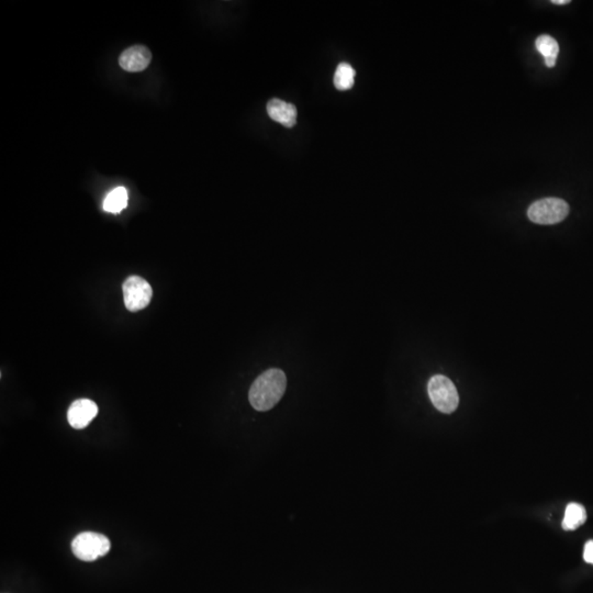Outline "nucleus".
<instances>
[{"label": "nucleus", "instance_id": "nucleus-6", "mask_svg": "<svg viewBox=\"0 0 593 593\" xmlns=\"http://www.w3.org/2000/svg\"><path fill=\"white\" fill-rule=\"evenodd\" d=\"M98 415V407L90 399H80L74 401L68 407V421L70 427L76 429L88 427Z\"/></svg>", "mask_w": 593, "mask_h": 593}, {"label": "nucleus", "instance_id": "nucleus-11", "mask_svg": "<svg viewBox=\"0 0 593 593\" xmlns=\"http://www.w3.org/2000/svg\"><path fill=\"white\" fill-rule=\"evenodd\" d=\"M128 205V191L123 187H118L110 191L104 201L105 211L110 213H119Z\"/></svg>", "mask_w": 593, "mask_h": 593}, {"label": "nucleus", "instance_id": "nucleus-5", "mask_svg": "<svg viewBox=\"0 0 593 593\" xmlns=\"http://www.w3.org/2000/svg\"><path fill=\"white\" fill-rule=\"evenodd\" d=\"M124 306L129 311L137 312L143 310L152 300L153 290L144 278L130 276L122 285Z\"/></svg>", "mask_w": 593, "mask_h": 593}, {"label": "nucleus", "instance_id": "nucleus-14", "mask_svg": "<svg viewBox=\"0 0 593 593\" xmlns=\"http://www.w3.org/2000/svg\"><path fill=\"white\" fill-rule=\"evenodd\" d=\"M554 5L557 6H562V5H568L570 3V0H552V1Z\"/></svg>", "mask_w": 593, "mask_h": 593}, {"label": "nucleus", "instance_id": "nucleus-12", "mask_svg": "<svg viewBox=\"0 0 593 593\" xmlns=\"http://www.w3.org/2000/svg\"><path fill=\"white\" fill-rule=\"evenodd\" d=\"M355 70L348 63H341L334 75V86L336 90L344 92L354 86Z\"/></svg>", "mask_w": 593, "mask_h": 593}, {"label": "nucleus", "instance_id": "nucleus-10", "mask_svg": "<svg viewBox=\"0 0 593 593\" xmlns=\"http://www.w3.org/2000/svg\"><path fill=\"white\" fill-rule=\"evenodd\" d=\"M587 512L584 506L579 503H570L567 506L565 512L562 528L566 530H574L582 526L586 522Z\"/></svg>", "mask_w": 593, "mask_h": 593}, {"label": "nucleus", "instance_id": "nucleus-3", "mask_svg": "<svg viewBox=\"0 0 593 593\" xmlns=\"http://www.w3.org/2000/svg\"><path fill=\"white\" fill-rule=\"evenodd\" d=\"M570 213V205L560 198H544L532 203L528 210L530 221L538 225H550L560 223Z\"/></svg>", "mask_w": 593, "mask_h": 593}, {"label": "nucleus", "instance_id": "nucleus-4", "mask_svg": "<svg viewBox=\"0 0 593 593\" xmlns=\"http://www.w3.org/2000/svg\"><path fill=\"white\" fill-rule=\"evenodd\" d=\"M110 548L109 538L95 532H82L72 542L73 554L82 562H94L108 554Z\"/></svg>", "mask_w": 593, "mask_h": 593}, {"label": "nucleus", "instance_id": "nucleus-9", "mask_svg": "<svg viewBox=\"0 0 593 593\" xmlns=\"http://www.w3.org/2000/svg\"><path fill=\"white\" fill-rule=\"evenodd\" d=\"M535 46L538 51L544 56L547 68H554L558 53H560V46L557 41L552 36L544 34V36H538Z\"/></svg>", "mask_w": 593, "mask_h": 593}, {"label": "nucleus", "instance_id": "nucleus-2", "mask_svg": "<svg viewBox=\"0 0 593 593\" xmlns=\"http://www.w3.org/2000/svg\"><path fill=\"white\" fill-rule=\"evenodd\" d=\"M427 392L432 403L442 413H452L459 403V392L451 379L443 375H435L429 379Z\"/></svg>", "mask_w": 593, "mask_h": 593}, {"label": "nucleus", "instance_id": "nucleus-13", "mask_svg": "<svg viewBox=\"0 0 593 593\" xmlns=\"http://www.w3.org/2000/svg\"><path fill=\"white\" fill-rule=\"evenodd\" d=\"M584 558L587 562L593 565V540L587 542L584 546Z\"/></svg>", "mask_w": 593, "mask_h": 593}, {"label": "nucleus", "instance_id": "nucleus-7", "mask_svg": "<svg viewBox=\"0 0 593 593\" xmlns=\"http://www.w3.org/2000/svg\"><path fill=\"white\" fill-rule=\"evenodd\" d=\"M152 54L146 46H134L127 48L119 58V64L127 72H142L149 66Z\"/></svg>", "mask_w": 593, "mask_h": 593}, {"label": "nucleus", "instance_id": "nucleus-1", "mask_svg": "<svg viewBox=\"0 0 593 593\" xmlns=\"http://www.w3.org/2000/svg\"><path fill=\"white\" fill-rule=\"evenodd\" d=\"M287 387L285 373L277 368L268 369L260 375L252 384L249 399L252 407L257 411H268L275 407Z\"/></svg>", "mask_w": 593, "mask_h": 593}, {"label": "nucleus", "instance_id": "nucleus-8", "mask_svg": "<svg viewBox=\"0 0 593 593\" xmlns=\"http://www.w3.org/2000/svg\"><path fill=\"white\" fill-rule=\"evenodd\" d=\"M267 114L272 120L280 123L286 128L296 126V108L289 102L280 99H272L267 104Z\"/></svg>", "mask_w": 593, "mask_h": 593}]
</instances>
